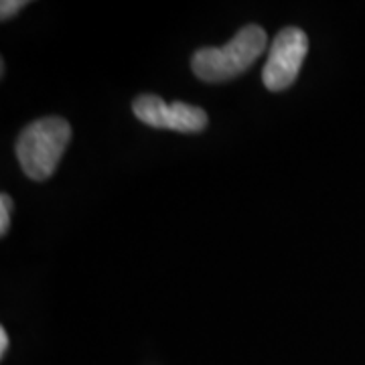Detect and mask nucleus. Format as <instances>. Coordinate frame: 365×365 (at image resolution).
Returning a JSON list of instances; mask_svg holds the SVG:
<instances>
[{
    "label": "nucleus",
    "mask_w": 365,
    "mask_h": 365,
    "mask_svg": "<svg viewBox=\"0 0 365 365\" xmlns=\"http://www.w3.org/2000/svg\"><path fill=\"white\" fill-rule=\"evenodd\" d=\"M6 349H9V333L4 327H0V357L6 355Z\"/></svg>",
    "instance_id": "7"
},
{
    "label": "nucleus",
    "mask_w": 365,
    "mask_h": 365,
    "mask_svg": "<svg viewBox=\"0 0 365 365\" xmlns=\"http://www.w3.org/2000/svg\"><path fill=\"white\" fill-rule=\"evenodd\" d=\"M268 37L258 25H246L223 47L199 49L191 59V69L203 81H227L242 76L266 49Z\"/></svg>",
    "instance_id": "1"
},
{
    "label": "nucleus",
    "mask_w": 365,
    "mask_h": 365,
    "mask_svg": "<svg viewBox=\"0 0 365 365\" xmlns=\"http://www.w3.org/2000/svg\"><path fill=\"white\" fill-rule=\"evenodd\" d=\"M25 4L26 2H23V0H2V4H0V16H2V21L14 16Z\"/></svg>",
    "instance_id": "6"
},
{
    "label": "nucleus",
    "mask_w": 365,
    "mask_h": 365,
    "mask_svg": "<svg viewBox=\"0 0 365 365\" xmlns=\"http://www.w3.org/2000/svg\"><path fill=\"white\" fill-rule=\"evenodd\" d=\"M11 211H13V199L11 195H0V235L9 234L11 227Z\"/></svg>",
    "instance_id": "5"
},
{
    "label": "nucleus",
    "mask_w": 365,
    "mask_h": 365,
    "mask_svg": "<svg viewBox=\"0 0 365 365\" xmlns=\"http://www.w3.org/2000/svg\"><path fill=\"white\" fill-rule=\"evenodd\" d=\"M309 53V37L299 26H284L272 41L262 81L270 91L288 90L300 73Z\"/></svg>",
    "instance_id": "3"
},
{
    "label": "nucleus",
    "mask_w": 365,
    "mask_h": 365,
    "mask_svg": "<svg viewBox=\"0 0 365 365\" xmlns=\"http://www.w3.org/2000/svg\"><path fill=\"white\" fill-rule=\"evenodd\" d=\"M71 140V126L63 118H41L21 132L16 140V158L21 169L33 181L49 179Z\"/></svg>",
    "instance_id": "2"
},
{
    "label": "nucleus",
    "mask_w": 365,
    "mask_h": 365,
    "mask_svg": "<svg viewBox=\"0 0 365 365\" xmlns=\"http://www.w3.org/2000/svg\"><path fill=\"white\" fill-rule=\"evenodd\" d=\"M132 112L146 126L177 132H201L207 128V114L199 106L185 102L167 104L158 96H140L134 100Z\"/></svg>",
    "instance_id": "4"
}]
</instances>
